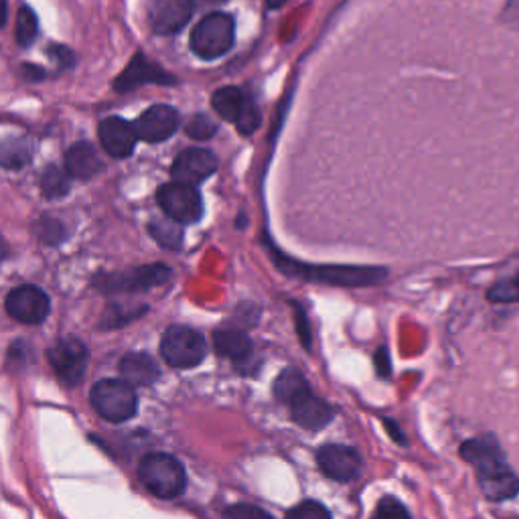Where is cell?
Here are the masks:
<instances>
[{"label": "cell", "instance_id": "obj_1", "mask_svg": "<svg viewBox=\"0 0 519 519\" xmlns=\"http://www.w3.org/2000/svg\"><path fill=\"white\" fill-rule=\"evenodd\" d=\"M461 457L477 469L483 495L491 501H505L519 493V479L507 465L495 438H473L461 447Z\"/></svg>", "mask_w": 519, "mask_h": 519}, {"label": "cell", "instance_id": "obj_2", "mask_svg": "<svg viewBox=\"0 0 519 519\" xmlns=\"http://www.w3.org/2000/svg\"><path fill=\"white\" fill-rule=\"evenodd\" d=\"M138 477L142 485L159 499H175L187 485L183 465L175 457L163 453L146 455L138 467Z\"/></svg>", "mask_w": 519, "mask_h": 519}, {"label": "cell", "instance_id": "obj_3", "mask_svg": "<svg viewBox=\"0 0 519 519\" xmlns=\"http://www.w3.org/2000/svg\"><path fill=\"white\" fill-rule=\"evenodd\" d=\"M236 41V23L226 13L203 17L191 33V51L201 59H217L226 55Z\"/></svg>", "mask_w": 519, "mask_h": 519}, {"label": "cell", "instance_id": "obj_4", "mask_svg": "<svg viewBox=\"0 0 519 519\" xmlns=\"http://www.w3.org/2000/svg\"><path fill=\"white\" fill-rule=\"evenodd\" d=\"M207 343L203 335L185 325H173L165 331L161 341L163 359L177 369H189L203 361Z\"/></svg>", "mask_w": 519, "mask_h": 519}, {"label": "cell", "instance_id": "obj_5", "mask_svg": "<svg viewBox=\"0 0 519 519\" xmlns=\"http://www.w3.org/2000/svg\"><path fill=\"white\" fill-rule=\"evenodd\" d=\"M92 406L108 422H126L136 414V392L124 380H102L92 388Z\"/></svg>", "mask_w": 519, "mask_h": 519}, {"label": "cell", "instance_id": "obj_6", "mask_svg": "<svg viewBox=\"0 0 519 519\" xmlns=\"http://www.w3.org/2000/svg\"><path fill=\"white\" fill-rule=\"evenodd\" d=\"M213 110L228 122H234L242 134H252L260 126V110L252 98H248L240 88H221L211 98Z\"/></svg>", "mask_w": 519, "mask_h": 519}, {"label": "cell", "instance_id": "obj_7", "mask_svg": "<svg viewBox=\"0 0 519 519\" xmlns=\"http://www.w3.org/2000/svg\"><path fill=\"white\" fill-rule=\"evenodd\" d=\"M157 201L167 217L179 221L181 226L195 224L203 215V201L195 185L187 183H167L157 191Z\"/></svg>", "mask_w": 519, "mask_h": 519}, {"label": "cell", "instance_id": "obj_8", "mask_svg": "<svg viewBox=\"0 0 519 519\" xmlns=\"http://www.w3.org/2000/svg\"><path fill=\"white\" fill-rule=\"evenodd\" d=\"M49 363L57 378L67 386H78L84 380L86 367H88V349L82 341L67 337L59 339L49 351H47Z\"/></svg>", "mask_w": 519, "mask_h": 519}, {"label": "cell", "instance_id": "obj_9", "mask_svg": "<svg viewBox=\"0 0 519 519\" xmlns=\"http://www.w3.org/2000/svg\"><path fill=\"white\" fill-rule=\"evenodd\" d=\"M9 315L25 325H41L49 315L47 294L33 284L19 286L7 296Z\"/></svg>", "mask_w": 519, "mask_h": 519}, {"label": "cell", "instance_id": "obj_10", "mask_svg": "<svg viewBox=\"0 0 519 519\" xmlns=\"http://www.w3.org/2000/svg\"><path fill=\"white\" fill-rule=\"evenodd\" d=\"M171 278V270L163 264H153V266H142V268H134L128 272H120V274H110L106 278H98L96 282H100V286L108 292H134V290H144V288H153L159 286L163 282H167Z\"/></svg>", "mask_w": 519, "mask_h": 519}, {"label": "cell", "instance_id": "obj_11", "mask_svg": "<svg viewBox=\"0 0 519 519\" xmlns=\"http://www.w3.org/2000/svg\"><path fill=\"white\" fill-rule=\"evenodd\" d=\"M179 128V112L173 106L157 104L144 110L134 122L136 136L144 142H163Z\"/></svg>", "mask_w": 519, "mask_h": 519}, {"label": "cell", "instance_id": "obj_12", "mask_svg": "<svg viewBox=\"0 0 519 519\" xmlns=\"http://www.w3.org/2000/svg\"><path fill=\"white\" fill-rule=\"evenodd\" d=\"M317 465L329 479L347 483L359 475L361 457L343 444H327L317 453Z\"/></svg>", "mask_w": 519, "mask_h": 519}, {"label": "cell", "instance_id": "obj_13", "mask_svg": "<svg viewBox=\"0 0 519 519\" xmlns=\"http://www.w3.org/2000/svg\"><path fill=\"white\" fill-rule=\"evenodd\" d=\"M144 84L169 86L175 84V78L151 59H146L142 53H136V57L128 63V67L120 73V78L114 82V88L116 92H132Z\"/></svg>", "mask_w": 519, "mask_h": 519}, {"label": "cell", "instance_id": "obj_14", "mask_svg": "<svg viewBox=\"0 0 519 519\" xmlns=\"http://www.w3.org/2000/svg\"><path fill=\"white\" fill-rule=\"evenodd\" d=\"M215 171H217V157L211 151H205V148H187V151H183L175 159L171 167L173 179L187 185H199Z\"/></svg>", "mask_w": 519, "mask_h": 519}, {"label": "cell", "instance_id": "obj_15", "mask_svg": "<svg viewBox=\"0 0 519 519\" xmlns=\"http://www.w3.org/2000/svg\"><path fill=\"white\" fill-rule=\"evenodd\" d=\"M286 406L290 408L292 420L307 430H321L333 420V408L317 398L311 388L301 390Z\"/></svg>", "mask_w": 519, "mask_h": 519}, {"label": "cell", "instance_id": "obj_16", "mask_svg": "<svg viewBox=\"0 0 519 519\" xmlns=\"http://www.w3.org/2000/svg\"><path fill=\"white\" fill-rule=\"evenodd\" d=\"M136 140L138 136L134 124L122 118H106L100 124V142L104 146V151L114 159L130 157L136 146Z\"/></svg>", "mask_w": 519, "mask_h": 519}, {"label": "cell", "instance_id": "obj_17", "mask_svg": "<svg viewBox=\"0 0 519 519\" xmlns=\"http://www.w3.org/2000/svg\"><path fill=\"white\" fill-rule=\"evenodd\" d=\"M191 0H155L151 7V23L157 33L173 35L191 19Z\"/></svg>", "mask_w": 519, "mask_h": 519}, {"label": "cell", "instance_id": "obj_18", "mask_svg": "<svg viewBox=\"0 0 519 519\" xmlns=\"http://www.w3.org/2000/svg\"><path fill=\"white\" fill-rule=\"evenodd\" d=\"M104 163L96 151V146L90 142H76L65 153V171L73 179L88 181L102 173Z\"/></svg>", "mask_w": 519, "mask_h": 519}, {"label": "cell", "instance_id": "obj_19", "mask_svg": "<svg viewBox=\"0 0 519 519\" xmlns=\"http://www.w3.org/2000/svg\"><path fill=\"white\" fill-rule=\"evenodd\" d=\"M118 369L122 380L130 386H153L161 378L159 363L146 353H128Z\"/></svg>", "mask_w": 519, "mask_h": 519}, {"label": "cell", "instance_id": "obj_20", "mask_svg": "<svg viewBox=\"0 0 519 519\" xmlns=\"http://www.w3.org/2000/svg\"><path fill=\"white\" fill-rule=\"evenodd\" d=\"M213 347L221 357L246 359L252 353L250 337L240 329H221L213 333Z\"/></svg>", "mask_w": 519, "mask_h": 519}, {"label": "cell", "instance_id": "obj_21", "mask_svg": "<svg viewBox=\"0 0 519 519\" xmlns=\"http://www.w3.org/2000/svg\"><path fill=\"white\" fill-rule=\"evenodd\" d=\"M33 157V146L27 138H9L0 142V167L23 169Z\"/></svg>", "mask_w": 519, "mask_h": 519}, {"label": "cell", "instance_id": "obj_22", "mask_svg": "<svg viewBox=\"0 0 519 519\" xmlns=\"http://www.w3.org/2000/svg\"><path fill=\"white\" fill-rule=\"evenodd\" d=\"M305 388H309L305 376L299 372V369L288 367L274 382V396H276L278 402L288 404L296 394H299Z\"/></svg>", "mask_w": 519, "mask_h": 519}, {"label": "cell", "instance_id": "obj_23", "mask_svg": "<svg viewBox=\"0 0 519 519\" xmlns=\"http://www.w3.org/2000/svg\"><path fill=\"white\" fill-rule=\"evenodd\" d=\"M151 236L167 250H179L183 244V228L175 219H155L151 226Z\"/></svg>", "mask_w": 519, "mask_h": 519}, {"label": "cell", "instance_id": "obj_24", "mask_svg": "<svg viewBox=\"0 0 519 519\" xmlns=\"http://www.w3.org/2000/svg\"><path fill=\"white\" fill-rule=\"evenodd\" d=\"M41 191L47 199H61L69 191V175L57 167H49L41 175Z\"/></svg>", "mask_w": 519, "mask_h": 519}, {"label": "cell", "instance_id": "obj_25", "mask_svg": "<svg viewBox=\"0 0 519 519\" xmlns=\"http://www.w3.org/2000/svg\"><path fill=\"white\" fill-rule=\"evenodd\" d=\"M487 299L491 303H519V272L497 280L489 288Z\"/></svg>", "mask_w": 519, "mask_h": 519}, {"label": "cell", "instance_id": "obj_26", "mask_svg": "<svg viewBox=\"0 0 519 519\" xmlns=\"http://www.w3.org/2000/svg\"><path fill=\"white\" fill-rule=\"evenodd\" d=\"M37 33H39L37 15H35L29 7H23V9L19 11L17 31H15V37H17V41H19V45H21V47L33 45V41L37 39Z\"/></svg>", "mask_w": 519, "mask_h": 519}, {"label": "cell", "instance_id": "obj_27", "mask_svg": "<svg viewBox=\"0 0 519 519\" xmlns=\"http://www.w3.org/2000/svg\"><path fill=\"white\" fill-rule=\"evenodd\" d=\"M35 234L43 244L57 246L65 238V228L61 221H57L53 217H41L35 224Z\"/></svg>", "mask_w": 519, "mask_h": 519}, {"label": "cell", "instance_id": "obj_28", "mask_svg": "<svg viewBox=\"0 0 519 519\" xmlns=\"http://www.w3.org/2000/svg\"><path fill=\"white\" fill-rule=\"evenodd\" d=\"M185 130H187V134H189L191 138H195V140H207V138H211V136L215 134L217 124H215L207 114H195V116L187 122Z\"/></svg>", "mask_w": 519, "mask_h": 519}, {"label": "cell", "instance_id": "obj_29", "mask_svg": "<svg viewBox=\"0 0 519 519\" xmlns=\"http://www.w3.org/2000/svg\"><path fill=\"white\" fill-rule=\"evenodd\" d=\"M288 517H294V519H329L331 511L317 501H305L301 505H296L294 509H290Z\"/></svg>", "mask_w": 519, "mask_h": 519}, {"label": "cell", "instance_id": "obj_30", "mask_svg": "<svg viewBox=\"0 0 519 519\" xmlns=\"http://www.w3.org/2000/svg\"><path fill=\"white\" fill-rule=\"evenodd\" d=\"M374 515H376V517H384V519H398V517H404V519H406V517H410L408 509H406L398 499H394V497L382 499Z\"/></svg>", "mask_w": 519, "mask_h": 519}, {"label": "cell", "instance_id": "obj_31", "mask_svg": "<svg viewBox=\"0 0 519 519\" xmlns=\"http://www.w3.org/2000/svg\"><path fill=\"white\" fill-rule=\"evenodd\" d=\"M224 515L226 517H234V519H254V517L270 519V513H266L264 509L254 507V505H234V507H228L224 511Z\"/></svg>", "mask_w": 519, "mask_h": 519}, {"label": "cell", "instance_id": "obj_32", "mask_svg": "<svg viewBox=\"0 0 519 519\" xmlns=\"http://www.w3.org/2000/svg\"><path fill=\"white\" fill-rule=\"evenodd\" d=\"M49 53H51V57L57 59V63L61 67H69L73 63V55H71V51L67 47H51Z\"/></svg>", "mask_w": 519, "mask_h": 519}, {"label": "cell", "instance_id": "obj_33", "mask_svg": "<svg viewBox=\"0 0 519 519\" xmlns=\"http://www.w3.org/2000/svg\"><path fill=\"white\" fill-rule=\"evenodd\" d=\"M376 365H378V372H380V376H388L390 374V359H388V349L386 347H382L380 351H378V355H376Z\"/></svg>", "mask_w": 519, "mask_h": 519}, {"label": "cell", "instance_id": "obj_34", "mask_svg": "<svg viewBox=\"0 0 519 519\" xmlns=\"http://www.w3.org/2000/svg\"><path fill=\"white\" fill-rule=\"evenodd\" d=\"M23 71H25V76H27L29 80H33V82L45 78V71H43L41 67H35V65H25Z\"/></svg>", "mask_w": 519, "mask_h": 519}, {"label": "cell", "instance_id": "obj_35", "mask_svg": "<svg viewBox=\"0 0 519 519\" xmlns=\"http://www.w3.org/2000/svg\"><path fill=\"white\" fill-rule=\"evenodd\" d=\"M9 17V0H0V27H5Z\"/></svg>", "mask_w": 519, "mask_h": 519}, {"label": "cell", "instance_id": "obj_36", "mask_svg": "<svg viewBox=\"0 0 519 519\" xmlns=\"http://www.w3.org/2000/svg\"><path fill=\"white\" fill-rule=\"evenodd\" d=\"M7 256H9V246L3 238H0V262H3Z\"/></svg>", "mask_w": 519, "mask_h": 519}, {"label": "cell", "instance_id": "obj_37", "mask_svg": "<svg viewBox=\"0 0 519 519\" xmlns=\"http://www.w3.org/2000/svg\"><path fill=\"white\" fill-rule=\"evenodd\" d=\"M266 3H268L270 9H278V7H282L286 3V0H266Z\"/></svg>", "mask_w": 519, "mask_h": 519}]
</instances>
